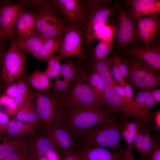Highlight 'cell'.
<instances>
[{
	"label": "cell",
	"mask_w": 160,
	"mask_h": 160,
	"mask_svg": "<svg viewBox=\"0 0 160 160\" xmlns=\"http://www.w3.org/2000/svg\"><path fill=\"white\" fill-rule=\"evenodd\" d=\"M122 120L116 115L87 130L79 136L85 147H100L124 153L121 141Z\"/></svg>",
	"instance_id": "cell-1"
},
{
	"label": "cell",
	"mask_w": 160,
	"mask_h": 160,
	"mask_svg": "<svg viewBox=\"0 0 160 160\" xmlns=\"http://www.w3.org/2000/svg\"><path fill=\"white\" fill-rule=\"evenodd\" d=\"M86 12L83 26L80 29L83 39V50L91 49L96 38L97 31L106 24L111 15L117 7L106 0H83Z\"/></svg>",
	"instance_id": "cell-2"
},
{
	"label": "cell",
	"mask_w": 160,
	"mask_h": 160,
	"mask_svg": "<svg viewBox=\"0 0 160 160\" xmlns=\"http://www.w3.org/2000/svg\"><path fill=\"white\" fill-rule=\"evenodd\" d=\"M29 2L36 10L37 35L46 38L63 37L69 23L52 6L50 1L31 0Z\"/></svg>",
	"instance_id": "cell-3"
},
{
	"label": "cell",
	"mask_w": 160,
	"mask_h": 160,
	"mask_svg": "<svg viewBox=\"0 0 160 160\" xmlns=\"http://www.w3.org/2000/svg\"><path fill=\"white\" fill-rule=\"evenodd\" d=\"M32 91L39 122L44 129L63 124L66 108L60 95Z\"/></svg>",
	"instance_id": "cell-4"
},
{
	"label": "cell",
	"mask_w": 160,
	"mask_h": 160,
	"mask_svg": "<svg viewBox=\"0 0 160 160\" xmlns=\"http://www.w3.org/2000/svg\"><path fill=\"white\" fill-rule=\"evenodd\" d=\"M66 108L63 124L74 136H79L88 129L115 115L95 107Z\"/></svg>",
	"instance_id": "cell-5"
},
{
	"label": "cell",
	"mask_w": 160,
	"mask_h": 160,
	"mask_svg": "<svg viewBox=\"0 0 160 160\" xmlns=\"http://www.w3.org/2000/svg\"><path fill=\"white\" fill-rule=\"evenodd\" d=\"M87 72L84 69L79 70L71 87L60 95L66 108L92 107L103 110L89 84Z\"/></svg>",
	"instance_id": "cell-6"
},
{
	"label": "cell",
	"mask_w": 160,
	"mask_h": 160,
	"mask_svg": "<svg viewBox=\"0 0 160 160\" xmlns=\"http://www.w3.org/2000/svg\"><path fill=\"white\" fill-rule=\"evenodd\" d=\"M10 39V47L3 54L1 59V78L4 85L6 88L24 76L27 69L25 53L17 46L14 36Z\"/></svg>",
	"instance_id": "cell-7"
},
{
	"label": "cell",
	"mask_w": 160,
	"mask_h": 160,
	"mask_svg": "<svg viewBox=\"0 0 160 160\" xmlns=\"http://www.w3.org/2000/svg\"><path fill=\"white\" fill-rule=\"evenodd\" d=\"M129 72L126 78L131 86L146 89L155 88L160 84L159 71L143 61L130 57L127 60Z\"/></svg>",
	"instance_id": "cell-8"
},
{
	"label": "cell",
	"mask_w": 160,
	"mask_h": 160,
	"mask_svg": "<svg viewBox=\"0 0 160 160\" xmlns=\"http://www.w3.org/2000/svg\"><path fill=\"white\" fill-rule=\"evenodd\" d=\"M83 39L80 29L69 23L65 31L57 52L62 58L76 57L86 59L82 49Z\"/></svg>",
	"instance_id": "cell-9"
},
{
	"label": "cell",
	"mask_w": 160,
	"mask_h": 160,
	"mask_svg": "<svg viewBox=\"0 0 160 160\" xmlns=\"http://www.w3.org/2000/svg\"><path fill=\"white\" fill-rule=\"evenodd\" d=\"M29 1L17 3L4 1L0 6V26L2 39H10L14 36L15 23L18 17Z\"/></svg>",
	"instance_id": "cell-10"
},
{
	"label": "cell",
	"mask_w": 160,
	"mask_h": 160,
	"mask_svg": "<svg viewBox=\"0 0 160 160\" xmlns=\"http://www.w3.org/2000/svg\"><path fill=\"white\" fill-rule=\"evenodd\" d=\"M50 2L65 20L81 28L86 9L83 0H53Z\"/></svg>",
	"instance_id": "cell-11"
},
{
	"label": "cell",
	"mask_w": 160,
	"mask_h": 160,
	"mask_svg": "<svg viewBox=\"0 0 160 160\" xmlns=\"http://www.w3.org/2000/svg\"><path fill=\"white\" fill-rule=\"evenodd\" d=\"M124 53L140 60L160 71V48L159 44L147 47L136 42L130 47L124 49Z\"/></svg>",
	"instance_id": "cell-12"
},
{
	"label": "cell",
	"mask_w": 160,
	"mask_h": 160,
	"mask_svg": "<svg viewBox=\"0 0 160 160\" xmlns=\"http://www.w3.org/2000/svg\"><path fill=\"white\" fill-rule=\"evenodd\" d=\"M120 18L116 43L119 47L126 49L128 46L136 43L135 41L138 38L134 19L129 13L121 10Z\"/></svg>",
	"instance_id": "cell-13"
},
{
	"label": "cell",
	"mask_w": 160,
	"mask_h": 160,
	"mask_svg": "<svg viewBox=\"0 0 160 160\" xmlns=\"http://www.w3.org/2000/svg\"><path fill=\"white\" fill-rule=\"evenodd\" d=\"M137 36L145 44L149 47L160 28V19L157 16L134 17Z\"/></svg>",
	"instance_id": "cell-14"
},
{
	"label": "cell",
	"mask_w": 160,
	"mask_h": 160,
	"mask_svg": "<svg viewBox=\"0 0 160 160\" xmlns=\"http://www.w3.org/2000/svg\"><path fill=\"white\" fill-rule=\"evenodd\" d=\"M47 136L55 147L63 152L75 148L74 135L63 124L50 127L44 129Z\"/></svg>",
	"instance_id": "cell-15"
},
{
	"label": "cell",
	"mask_w": 160,
	"mask_h": 160,
	"mask_svg": "<svg viewBox=\"0 0 160 160\" xmlns=\"http://www.w3.org/2000/svg\"><path fill=\"white\" fill-rule=\"evenodd\" d=\"M129 8V12L133 17L145 16H158L160 13V1L126 0L123 1Z\"/></svg>",
	"instance_id": "cell-16"
},
{
	"label": "cell",
	"mask_w": 160,
	"mask_h": 160,
	"mask_svg": "<svg viewBox=\"0 0 160 160\" xmlns=\"http://www.w3.org/2000/svg\"><path fill=\"white\" fill-rule=\"evenodd\" d=\"M104 101L105 110L113 115L121 113L122 115V119H127V107L126 103L116 92L113 83L106 85Z\"/></svg>",
	"instance_id": "cell-17"
},
{
	"label": "cell",
	"mask_w": 160,
	"mask_h": 160,
	"mask_svg": "<svg viewBox=\"0 0 160 160\" xmlns=\"http://www.w3.org/2000/svg\"><path fill=\"white\" fill-rule=\"evenodd\" d=\"M36 13L23 10L18 16L15 27V39L21 37L35 35L38 36L36 29Z\"/></svg>",
	"instance_id": "cell-18"
},
{
	"label": "cell",
	"mask_w": 160,
	"mask_h": 160,
	"mask_svg": "<svg viewBox=\"0 0 160 160\" xmlns=\"http://www.w3.org/2000/svg\"><path fill=\"white\" fill-rule=\"evenodd\" d=\"M55 147L47 136H40L33 138L28 146L31 160H39L47 157L52 152Z\"/></svg>",
	"instance_id": "cell-19"
},
{
	"label": "cell",
	"mask_w": 160,
	"mask_h": 160,
	"mask_svg": "<svg viewBox=\"0 0 160 160\" xmlns=\"http://www.w3.org/2000/svg\"><path fill=\"white\" fill-rule=\"evenodd\" d=\"M82 160H124V153L100 147H85L79 152Z\"/></svg>",
	"instance_id": "cell-20"
},
{
	"label": "cell",
	"mask_w": 160,
	"mask_h": 160,
	"mask_svg": "<svg viewBox=\"0 0 160 160\" xmlns=\"http://www.w3.org/2000/svg\"><path fill=\"white\" fill-rule=\"evenodd\" d=\"M45 39L39 36L31 35L15 38V40L21 50L33 56L40 52Z\"/></svg>",
	"instance_id": "cell-21"
},
{
	"label": "cell",
	"mask_w": 160,
	"mask_h": 160,
	"mask_svg": "<svg viewBox=\"0 0 160 160\" xmlns=\"http://www.w3.org/2000/svg\"><path fill=\"white\" fill-rule=\"evenodd\" d=\"M14 119L34 125L39 123L31 88L27 99L18 111Z\"/></svg>",
	"instance_id": "cell-22"
},
{
	"label": "cell",
	"mask_w": 160,
	"mask_h": 160,
	"mask_svg": "<svg viewBox=\"0 0 160 160\" xmlns=\"http://www.w3.org/2000/svg\"><path fill=\"white\" fill-rule=\"evenodd\" d=\"M113 63L112 56L100 60L93 59L91 62L94 72L99 76L106 85L111 84L114 81L112 72Z\"/></svg>",
	"instance_id": "cell-23"
},
{
	"label": "cell",
	"mask_w": 160,
	"mask_h": 160,
	"mask_svg": "<svg viewBox=\"0 0 160 160\" xmlns=\"http://www.w3.org/2000/svg\"><path fill=\"white\" fill-rule=\"evenodd\" d=\"M25 78L32 87L39 92H44L52 85L50 79L45 72L40 71L38 68L35 69Z\"/></svg>",
	"instance_id": "cell-24"
},
{
	"label": "cell",
	"mask_w": 160,
	"mask_h": 160,
	"mask_svg": "<svg viewBox=\"0 0 160 160\" xmlns=\"http://www.w3.org/2000/svg\"><path fill=\"white\" fill-rule=\"evenodd\" d=\"M34 124L13 119L9 122L6 129L3 132L11 136H20L27 134H34Z\"/></svg>",
	"instance_id": "cell-25"
},
{
	"label": "cell",
	"mask_w": 160,
	"mask_h": 160,
	"mask_svg": "<svg viewBox=\"0 0 160 160\" xmlns=\"http://www.w3.org/2000/svg\"><path fill=\"white\" fill-rule=\"evenodd\" d=\"M63 37L46 38L40 52L33 56L39 59L46 60L57 52Z\"/></svg>",
	"instance_id": "cell-26"
},
{
	"label": "cell",
	"mask_w": 160,
	"mask_h": 160,
	"mask_svg": "<svg viewBox=\"0 0 160 160\" xmlns=\"http://www.w3.org/2000/svg\"><path fill=\"white\" fill-rule=\"evenodd\" d=\"M88 81L102 109L105 110L104 94L106 85L99 76L95 72L89 74Z\"/></svg>",
	"instance_id": "cell-27"
},
{
	"label": "cell",
	"mask_w": 160,
	"mask_h": 160,
	"mask_svg": "<svg viewBox=\"0 0 160 160\" xmlns=\"http://www.w3.org/2000/svg\"><path fill=\"white\" fill-rule=\"evenodd\" d=\"M28 147L25 142L21 139L17 138L11 141L4 140L0 143V160L15 152Z\"/></svg>",
	"instance_id": "cell-28"
},
{
	"label": "cell",
	"mask_w": 160,
	"mask_h": 160,
	"mask_svg": "<svg viewBox=\"0 0 160 160\" xmlns=\"http://www.w3.org/2000/svg\"><path fill=\"white\" fill-rule=\"evenodd\" d=\"M113 40H102L94 47H92L93 59L100 60L107 57L112 49Z\"/></svg>",
	"instance_id": "cell-29"
},
{
	"label": "cell",
	"mask_w": 160,
	"mask_h": 160,
	"mask_svg": "<svg viewBox=\"0 0 160 160\" xmlns=\"http://www.w3.org/2000/svg\"><path fill=\"white\" fill-rule=\"evenodd\" d=\"M61 65L60 73L63 79L71 85L78 71V66L74 61L65 58Z\"/></svg>",
	"instance_id": "cell-30"
},
{
	"label": "cell",
	"mask_w": 160,
	"mask_h": 160,
	"mask_svg": "<svg viewBox=\"0 0 160 160\" xmlns=\"http://www.w3.org/2000/svg\"><path fill=\"white\" fill-rule=\"evenodd\" d=\"M18 87L14 98L18 106V111L27 99L31 88L24 76L18 79Z\"/></svg>",
	"instance_id": "cell-31"
},
{
	"label": "cell",
	"mask_w": 160,
	"mask_h": 160,
	"mask_svg": "<svg viewBox=\"0 0 160 160\" xmlns=\"http://www.w3.org/2000/svg\"><path fill=\"white\" fill-rule=\"evenodd\" d=\"M62 59L60 55H54L49 58L46 61L47 62L46 69L44 71L50 79H55L60 78L61 76L60 69L61 64L60 60Z\"/></svg>",
	"instance_id": "cell-32"
},
{
	"label": "cell",
	"mask_w": 160,
	"mask_h": 160,
	"mask_svg": "<svg viewBox=\"0 0 160 160\" xmlns=\"http://www.w3.org/2000/svg\"><path fill=\"white\" fill-rule=\"evenodd\" d=\"M0 108L4 109L5 113L14 119L18 110V106L14 99L4 94L0 95Z\"/></svg>",
	"instance_id": "cell-33"
},
{
	"label": "cell",
	"mask_w": 160,
	"mask_h": 160,
	"mask_svg": "<svg viewBox=\"0 0 160 160\" xmlns=\"http://www.w3.org/2000/svg\"><path fill=\"white\" fill-rule=\"evenodd\" d=\"M122 125L126 128L129 132L132 142L134 143L135 139L143 127L137 121L128 119L122 120Z\"/></svg>",
	"instance_id": "cell-34"
},
{
	"label": "cell",
	"mask_w": 160,
	"mask_h": 160,
	"mask_svg": "<svg viewBox=\"0 0 160 160\" xmlns=\"http://www.w3.org/2000/svg\"><path fill=\"white\" fill-rule=\"evenodd\" d=\"M153 145L151 133L148 128L145 129L143 140V153L140 160H144L150 154Z\"/></svg>",
	"instance_id": "cell-35"
},
{
	"label": "cell",
	"mask_w": 160,
	"mask_h": 160,
	"mask_svg": "<svg viewBox=\"0 0 160 160\" xmlns=\"http://www.w3.org/2000/svg\"><path fill=\"white\" fill-rule=\"evenodd\" d=\"M116 27L105 24L97 33L96 38L102 40H113Z\"/></svg>",
	"instance_id": "cell-36"
},
{
	"label": "cell",
	"mask_w": 160,
	"mask_h": 160,
	"mask_svg": "<svg viewBox=\"0 0 160 160\" xmlns=\"http://www.w3.org/2000/svg\"><path fill=\"white\" fill-rule=\"evenodd\" d=\"M56 79L51 87L52 94L57 95L65 93L71 85L64 79Z\"/></svg>",
	"instance_id": "cell-37"
},
{
	"label": "cell",
	"mask_w": 160,
	"mask_h": 160,
	"mask_svg": "<svg viewBox=\"0 0 160 160\" xmlns=\"http://www.w3.org/2000/svg\"><path fill=\"white\" fill-rule=\"evenodd\" d=\"M152 138L153 147L150 154L146 159L147 160H160V135L155 134Z\"/></svg>",
	"instance_id": "cell-38"
},
{
	"label": "cell",
	"mask_w": 160,
	"mask_h": 160,
	"mask_svg": "<svg viewBox=\"0 0 160 160\" xmlns=\"http://www.w3.org/2000/svg\"><path fill=\"white\" fill-rule=\"evenodd\" d=\"M112 56L115 60L123 77L125 79L129 72V65L127 60L120 57L116 54H114Z\"/></svg>",
	"instance_id": "cell-39"
},
{
	"label": "cell",
	"mask_w": 160,
	"mask_h": 160,
	"mask_svg": "<svg viewBox=\"0 0 160 160\" xmlns=\"http://www.w3.org/2000/svg\"><path fill=\"white\" fill-rule=\"evenodd\" d=\"M2 160H31L28 147L15 152Z\"/></svg>",
	"instance_id": "cell-40"
},
{
	"label": "cell",
	"mask_w": 160,
	"mask_h": 160,
	"mask_svg": "<svg viewBox=\"0 0 160 160\" xmlns=\"http://www.w3.org/2000/svg\"><path fill=\"white\" fill-rule=\"evenodd\" d=\"M112 72L114 81L123 87L125 82V79L123 77L116 62L113 58Z\"/></svg>",
	"instance_id": "cell-41"
},
{
	"label": "cell",
	"mask_w": 160,
	"mask_h": 160,
	"mask_svg": "<svg viewBox=\"0 0 160 160\" xmlns=\"http://www.w3.org/2000/svg\"><path fill=\"white\" fill-rule=\"evenodd\" d=\"M144 129L143 128L136 136L132 145V149L136 150L140 154V157L143 153V140Z\"/></svg>",
	"instance_id": "cell-42"
},
{
	"label": "cell",
	"mask_w": 160,
	"mask_h": 160,
	"mask_svg": "<svg viewBox=\"0 0 160 160\" xmlns=\"http://www.w3.org/2000/svg\"><path fill=\"white\" fill-rule=\"evenodd\" d=\"M60 160H82L79 153L74 149H70L63 152Z\"/></svg>",
	"instance_id": "cell-43"
},
{
	"label": "cell",
	"mask_w": 160,
	"mask_h": 160,
	"mask_svg": "<svg viewBox=\"0 0 160 160\" xmlns=\"http://www.w3.org/2000/svg\"><path fill=\"white\" fill-rule=\"evenodd\" d=\"M18 79L8 86L6 89L4 94L14 99L16 93L18 85Z\"/></svg>",
	"instance_id": "cell-44"
},
{
	"label": "cell",
	"mask_w": 160,
	"mask_h": 160,
	"mask_svg": "<svg viewBox=\"0 0 160 160\" xmlns=\"http://www.w3.org/2000/svg\"><path fill=\"white\" fill-rule=\"evenodd\" d=\"M9 121L8 115L0 109V134L5 130Z\"/></svg>",
	"instance_id": "cell-45"
},
{
	"label": "cell",
	"mask_w": 160,
	"mask_h": 160,
	"mask_svg": "<svg viewBox=\"0 0 160 160\" xmlns=\"http://www.w3.org/2000/svg\"><path fill=\"white\" fill-rule=\"evenodd\" d=\"M153 128L158 131H160V110H159L153 113L151 119Z\"/></svg>",
	"instance_id": "cell-46"
},
{
	"label": "cell",
	"mask_w": 160,
	"mask_h": 160,
	"mask_svg": "<svg viewBox=\"0 0 160 160\" xmlns=\"http://www.w3.org/2000/svg\"><path fill=\"white\" fill-rule=\"evenodd\" d=\"M132 147L127 148L125 150L124 153V160H136L133 156L132 150Z\"/></svg>",
	"instance_id": "cell-47"
},
{
	"label": "cell",
	"mask_w": 160,
	"mask_h": 160,
	"mask_svg": "<svg viewBox=\"0 0 160 160\" xmlns=\"http://www.w3.org/2000/svg\"><path fill=\"white\" fill-rule=\"evenodd\" d=\"M152 95L156 104L160 102V89L154 88L152 90Z\"/></svg>",
	"instance_id": "cell-48"
},
{
	"label": "cell",
	"mask_w": 160,
	"mask_h": 160,
	"mask_svg": "<svg viewBox=\"0 0 160 160\" xmlns=\"http://www.w3.org/2000/svg\"><path fill=\"white\" fill-rule=\"evenodd\" d=\"M3 54H2V49L1 46L0 45V60H1V58Z\"/></svg>",
	"instance_id": "cell-49"
},
{
	"label": "cell",
	"mask_w": 160,
	"mask_h": 160,
	"mask_svg": "<svg viewBox=\"0 0 160 160\" xmlns=\"http://www.w3.org/2000/svg\"><path fill=\"white\" fill-rule=\"evenodd\" d=\"M2 39V36H1V27L0 26V40H1Z\"/></svg>",
	"instance_id": "cell-50"
},
{
	"label": "cell",
	"mask_w": 160,
	"mask_h": 160,
	"mask_svg": "<svg viewBox=\"0 0 160 160\" xmlns=\"http://www.w3.org/2000/svg\"><path fill=\"white\" fill-rule=\"evenodd\" d=\"M0 90H1V82H0Z\"/></svg>",
	"instance_id": "cell-51"
}]
</instances>
